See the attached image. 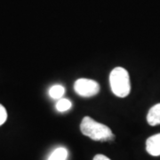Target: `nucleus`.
Returning <instances> with one entry per match:
<instances>
[{
  "instance_id": "2",
  "label": "nucleus",
  "mask_w": 160,
  "mask_h": 160,
  "mask_svg": "<svg viewBox=\"0 0 160 160\" xmlns=\"http://www.w3.org/2000/svg\"><path fill=\"white\" fill-rule=\"evenodd\" d=\"M109 84L111 91L119 98L126 97L131 91L129 73L122 67H117L109 75Z\"/></svg>"
},
{
  "instance_id": "5",
  "label": "nucleus",
  "mask_w": 160,
  "mask_h": 160,
  "mask_svg": "<svg viewBox=\"0 0 160 160\" xmlns=\"http://www.w3.org/2000/svg\"><path fill=\"white\" fill-rule=\"evenodd\" d=\"M147 121L152 126L160 125V103L150 108L147 115Z\"/></svg>"
},
{
  "instance_id": "1",
  "label": "nucleus",
  "mask_w": 160,
  "mask_h": 160,
  "mask_svg": "<svg viewBox=\"0 0 160 160\" xmlns=\"http://www.w3.org/2000/svg\"><path fill=\"white\" fill-rule=\"evenodd\" d=\"M80 130L84 135L97 142H111L115 135L109 126L96 122L90 117H85L80 124Z\"/></svg>"
},
{
  "instance_id": "7",
  "label": "nucleus",
  "mask_w": 160,
  "mask_h": 160,
  "mask_svg": "<svg viewBox=\"0 0 160 160\" xmlns=\"http://www.w3.org/2000/svg\"><path fill=\"white\" fill-rule=\"evenodd\" d=\"M65 94V87L62 85H54L49 90V95L52 99L60 100Z\"/></svg>"
},
{
  "instance_id": "8",
  "label": "nucleus",
  "mask_w": 160,
  "mask_h": 160,
  "mask_svg": "<svg viewBox=\"0 0 160 160\" xmlns=\"http://www.w3.org/2000/svg\"><path fill=\"white\" fill-rule=\"evenodd\" d=\"M56 109L59 112H65L68 111L69 109H71L72 107V103L67 98H62L60 100H58L57 103H56Z\"/></svg>"
},
{
  "instance_id": "9",
  "label": "nucleus",
  "mask_w": 160,
  "mask_h": 160,
  "mask_svg": "<svg viewBox=\"0 0 160 160\" xmlns=\"http://www.w3.org/2000/svg\"><path fill=\"white\" fill-rule=\"evenodd\" d=\"M7 119V112L6 108L0 104V126H2Z\"/></svg>"
},
{
  "instance_id": "6",
  "label": "nucleus",
  "mask_w": 160,
  "mask_h": 160,
  "mask_svg": "<svg viewBox=\"0 0 160 160\" xmlns=\"http://www.w3.org/2000/svg\"><path fill=\"white\" fill-rule=\"evenodd\" d=\"M68 150L65 148L59 147L52 152L48 160H66L68 158Z\"/></svg>"
},
{
  "instance_id": "3",
  "label": "nucleus",
  "mask_w": 160,
  "mask_h": 160,
  "mask_svg": "<svg viewBox=\"0 0 160 160\" xmlns=\"http://www.w3.org/2000/svg\"><path fill=\"white\" fill-rule=\"evenodd\" d=\"M75 92L82 97H92L100 91V85L96 81L88 78H79L74 83Z\"/></svg>"
},
{
  "instance_id": "4",
  "label": "nucleus",
  "mask_w": 160,
  "mask_h": 160,
  "mask_svg": "<svg viewBox=\"0 0 160 160\" xmlns=\"http://www.w3.org/2000/svg\"><path fill=\"white\" fill-rule=\"evenodd\" d=\"M146 150L153 157L160 156V133L154 134L147 139Z\"/></svg>"
},
{
  "instance_id": "10",
  "label": "nucleus",
  "mask_w": 160,
  "mask_h": 160,
  "mask_svg": "<svg viewBox=\"0 0 160 160\" xmlns=\"http://www.w3.org/2000/svg\"><path fill=\"white\" fill-rule=\"evenodd\" d=\"M92 160H110V159H109L108 157H106V156H104V155L98 154L93 158V159Z\"/></svg>"
}]
</instances>
